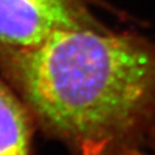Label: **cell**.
<instances>
[{
    "label": "cell",
    "instance_id": "7a4b0ae2",
    "mask_svg": "<svg viewBox=\"0 0 155 155\" xmlns=\"http://www.w3.org/2000/svg\"><path fill=\"white\" fill-rule=\"evenodd\" d=\"M93 0H0V68L59 32L105 27Z\"/></svg>",
    "mask_w": 155,
    "mask_h": 155
},
{
    "label": "cell",
    "instance_id": "6da1fadb",
    "mask_svg": "<svg viewBox=\"0 0 155 155\" xmlns=\"http://www.w3.org/2000/svg\"><path fill=\"white\" fill-rule=\"evenodd\" d=\"M0 76L72 155H155V43L106 27L62 31Z\"/></svg>",
    "mask_w": 155,
    "mask_h": 155
},
{
    "label": "cell",
    "instance_id": "3957f363",
    "mask_svg": "<svg viewBox=\"0 0 155 155\" xmlns=\"http://www.w3.org/2000/svg\"><path fill=\"white\" fill-rule=\"evenodd\" d=\"M34 127L28 109L0 76V155H32Z\"/></svg>",
    "mask_w": 155,
    "mask_h": 155
}]
</instances>
